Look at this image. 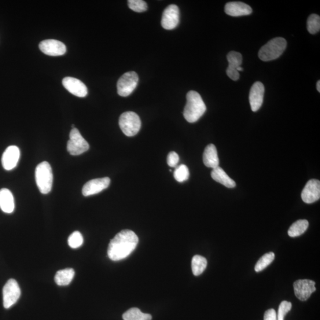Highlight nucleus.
Returning a JSON list of instances; mask_svg holds the SVG:
<instances>
[{"label": "nucleus", "instance_id": "29", "mask_svg": "<svg viewBox=\"0 0 320 320\" xmlns=\"http://www.w3.org/2000/svg\"><path fill=\"white\" fill-rule=\"evenodd\" d=\"M83 237L79 231L73 232L68 238V243L72 249H77L83 243Z\"/></svg>", "mask_w": 320, "mask_h": 320}, {"label": "nucleus", "instance_id": "24", "mask_svg": "<svg viewBox=\"0 0 320 320\" xmlns=\"http://www.w3.org/2000/svg\"><path fill=\"white\" fill-rule=\"evenodd\" d=\"M123 319L124 320H152V316L149 314L143 313L137 308H132L125 312Z\"/></svg>", "mask_w": 320, "mask_h": 320}, {"label": "nucleus", "instance_id": "5", "mask_svg": "<svg viewBox=\"0 0 320 320\" xmlns=\"http://www.w3.org/2000/svg\"><path fill=\"white\" fill-rule=\"evenodd\" d=\"M119 124L121 130L127 137H134L137 135L141 127V119L134 112L122 113L119 117Z\"/></svg>", "mask_w": 320, "mask_h": 320}, {"label": "nucleus", "instance_id": "25", "mask_svg": "<svg viewBox=\"0 0 320 320\" xmlns=\"http://www.w3.org/2000/svg\"><path fill=\"white\" fill-rule=\"evenodd\" d=\"M207 266V260L204 257L196 255L192 260V269L194 276H200Z\"/></svg>", "mask_w": 320, "mask_h": 320}, {"label": "nucleus", "instance_id": "8", "mask_svg": "<svg viewBox=\"0 0 320 320\" xmlns=\"http://www.w3.org/2000/svg\"><path fill=\"white\" fill-rule=\"evenodd\" d=\"M21 295V290L17 282L14 279H10L4 286L3 290V305L5 308L12 307Z\"/></svg>", "mask_w": 320, "mask_h": 320}, {"label": "nucleus", "instance_id": "31", "mask_svg": "<svg viewBox=\"0 0 320 320\" xmlns=\"http://www.w3.org/2000/svg\"><path fill=\"white\" fill-rule=\"evenodd\" d=\"M292 308V304L288 301H282L279 305L277 320H284L285 315L288 313Z\"/></svg>", "mask_w": 320, "mask_h": 320}, {"label": "nucleus", "instance_id": "22", "mask_svg": "<svg viewBox=\"0 0 320 320\" xmlns=\"http://www.w3.org/2000/svg\"><path fill=\"white\" fill-rule=\"evenodd\" d=\"M75 275V272L73 268H65L57 272L55 277V281L59 286H67L70 284Z\"/></svg>", "mask_w": 320, "mask_h": 320}, {"label": "nucleus", "instance_id": "4", "mask_svg": "<svg viewBox=\"0 0 320 320\" xmlns=\"http://www.w3.org/2000/svg\"><path fill=\"white\" fill-rule=\"evenodd\" d=\"M286 45V40L284 38H276L272 39L261 47L259 57L263 61L275 60L284 53Z\"/></svg>", "mask_w": 320, "mask_h": 320}, {"label": "nucleus", "instance_id": "21", "mask_svg": "<svg viewBox=\"0 0 320 320\" xmlns=\"http://www.w3.org/2000/svg\"><path fill=\"white\" fill-rule=\"evenodd\" d=\"M211 177L215 181L228 187V188H234L236 186V183L233 179L230 178L221 167H217L213 168L211 172Z\"/></svg>", "mask_w": 320, "mask_h": 320}, {"label": "nucleus", "instance_id": "17", "mask_svg": "<svg viewBox=\"0 0 320 320\" xmlns=\"http://www.w3.org/2000/svg\"><path fill=\"white\" fill-rule=\"evenodd\" d=\"M227 60L229 65L227 69V75L231 80L237 81L240 78V73L237 69L241 67L242 62V55L240 53L231 51L227 55Z\"/></svg>", "mask_w": 320, "mask_h": 320}, {"label": "nucleus", "instance_id": "14", "mask_svg": "<svg viewBox=\"0 0 320 320\" xmlns=\"http://www.w3.org/2000/svg\"><path fill=\"white\" fill-rule=\"evenodd\" d=\"M264 94V86L259 82L254 83L250 91L249 101L253 112H257L262 107Z\"/></svg>", "mask_w": 320, "mask_h": 320}, {"label": "nucleus", "instance_id": "6", "mask_svg": "<svg viewBox=\"0 0 320 320\" xmlns=\"http://www.w3.org/2000/svg\"><path fill=\"white\" fill-rule=\"evenodd\" d=\"M90 146L86 139L81 135L78 129H72L67 142V151L72 156H79L89 150Z\"/></svg>", "mask_w": 320, "mask_h": 320}, {"label": "nucleus", "instance_id": "9", "mask_svg": "<svg viewBox=\"0 0 320 320\" xmlns=\"http://www.w3.org/2000/svg\"><path fill=\"white\" fill-rule=\"evenodd\" d=\"M180 12L179 7L175 5L168 6L164 11L162 16V27L166 30H172L179 23Z\"/></svg>", "mask_w": 320, "mask_h": 320}, {"label": "nucleus", "instance_id": "12", "mask_svg": "<svg viewBox=\"0 0 320 320\" xmlns=\"http://www.w3.org/2000/svg\"><path fill=\"white\" fill-rule=\"evenodd\" d=\"M301 198L306 204H312L320 198V182L318 180H309L301 193Z\"/></svg>", "mask_w": 320, "mask_h": 320}, {"label": "nucleus", "instance_id": "7", "mask_svg": "<svg viewBox=\"0 0 320 320\" xmlns=\"http://www.w3.org/2000/svg\"><path fill=\"white\" fill-rule=\"evenodd\" d=\"M138 80V76L135 72L130 71L125 73L117 82V93L122 97L128 96L137 87Z\"/></svg>", "mask_w": 320, "mask_h": 320}, {"label": "nucleus", "instance_id": "30", "mask_svg": "<svg viewBox=\"0 0 320 320\" xmlns=\"http://www.w3.org/2000/svg\"><path fill=\"white\" fill-rule=\"evenodd\" d=\"M128 5L130 9L138 13L145 12L148 8L146 3L142 0H129Z\"/></svg>", "mask_w": 320, "mask_h": 320}, {"label": "nucleus", "instance_id": "3", "mask_svg": "<svg viewBox=\"0 0 320 320\" xmlns=\"http://www.w3.org/2000/svg\"><path fill=\"white\" fill-rule=\"evenodd\" d=\"M36 185L42 194L49 193L52 189L53 173L51 165L46 161L38 165L35 170Z\"/></svg>", "mask_w": 320, "mask_h": 320}, {"label": "nucleus", "instance_id": "33", "mask_svg": "<svg viewBox=\"0 0 320 320\" xmlns=\"http://www.w3.org/2000/svg\"><path fill=\"white\" fill-rule=\"evenodd\" d=\"M264 320H277V314L274 309L267 310L264 315Z\"/></svg>", "mask_w": 320, "mask_h": 320}, {"label": "nucleus", "instance_id": "11", "mask_svg": "<svg viewBox=\"0 0 320 320\" xmlns=\"http://www.w3.org/2000/svg\"><path fill=\"white\" fill-rule=\"evenodd\" d=\"M39 49L43 54L53 57L61 56L67 51L64 43L54 39L43 40L39 44Z\"/></svg>", "mask_w": 320, "mask_h": 320}, {"label": "nucleus", "instance_id": "28", "mask_svg": "<svg viewBox=\"0 0 320 320\" xmlns=\"http://www.w3.org/2000/svg\"><path fill=\"white\" fill-rule=\"evenodd\" d=\"M308 31L311 34H315L319 31L320 17L317 14H312L308 17L307 20Z\"/></svg>", "mask_w": 320, "mask_h": 320}, {"label": "nucleus", "instance_id": "23", "mask_svg": "<svg viewBox=\"0 0 320 320\" xmlns=\"http://www.w3.org/2000/svg\"><path fill=\"white\" fill-rule=\"evenodd\" d=\"M309 223L306 219H300L294 223L289 228L288 235L290 237H296L303 234L307 230Z\"/></svg>", "mask_w": 320, "mask_h": 320}, {"label": "nucleus", "instance_id": "10", "mask_svg": "<svg viewBox=\"0 0 320 320\" xmlns=\"http://www.w3.org/2000/svg\"><path fill=\"white\" fill-rule=\"evenodd\" d=\"M315 283L309 279H300L294 282V291L296 297L302 301H307L316 290Z\"/></svg>", "mask_w": 320, "mask_h": 320}, {"label": "nucleus", "instance_id": "27", "mask_svg": "<svg viewBox=\"0 0 320 320\" xmlns=\"http://www.w3.org/2000/svg\"><path fill=\"white\" fill-rule=\"evenodd\" d=\"M188 167L185 164H181L176 167L174 172V178L178 182H184L189 178Z\"/></svg>", "mask_w": 320, "mask_h": 320}, {"label": "nucleus", "instance_id": "1", "mask_svg": "<svg viewBox=\"0 0 320 320\" xmlns=\"http://www.w3.org/2000/svg\"><path fill=\"white\" fill-rule=\"evenodd\" d=\"M138 241V237L134 231H121L110 242L108 249L109 259L119 261L127 258L137 248Z\"/></svg>", "mask_w": 320, "mask_h": 320}, {"label": "nucleus", "instance_id": "16", "mask_svg": "<svg viewBox=\"0 0 320 320\" xmlns=\"http://www.w3.org/2000/svg\"><path fill=\"white\" fill-rule=\"evenodd\" d=\"M20 152L17 146L12 145L7 148L2 157V165L6 170H13L19 160Z\"/></svg>", "mask_w": 320, "mask_h": 320}, {"label": "nucleus", "instance_id": "32", "mask_svg": "<svg viewBox=\"0 0 320 320\" xmlns=\"http://www.w3.org/2000/svg\"><path fill=\"white\" fill-rule=\"evenodd\" d=\"M167 164L171 167H176L179 161V157L176 152H172L167 156Z\"/></svg>", "mask_w": 320, "mask_h": 320}, {"label": "nucleus", "instance_id": "19", "mask_svg": "<svg viewBox=\"0 0 320 320\" xmlns=\"http://www.w3.org/2000/svg\"><path fill=\"white\" fill-rule=\"evenodd\" d=\"M203 161L206 166L212 169L219 166L218 152L214 145L209 144L206 147L203 155Z\"/></svg>", "mask_w": 320, "mask_h": 320}, {"label": "nucleus", "instance_id": "20", "mask_svg": "<svg viewBox=\"0 0 320 320\" xmlns=\"http://www.w3.org/2000/svg\"><path fill=\"white\" fill-rule=\"evenodd\" d=\"M15 208L13 194L7 189L0 190V208L7 213H12Z\"/></svg>", "mask_w": 320, "mask_h": 320}, {"label": "nucleus", "instance_id": "34", "mask_svg": "<svg viewBox=\"0 0 320 320\" xmlns=\"http://www.w3.org/2000/svg\"><path fill=\"white\" fill-rule=\"evenodd\" d=\"M317 90L318 92H320V81L319 80L317 83Z\"/></svg>", "mask_w": 320, "mask_h": 320}, {"label": "nucleus", "instance_id": "13", "mask_svg": "<svg viewBox=\"0 0 320 320\" xmlns=\"http://www.w3.org/2000/svg\"><path fill=\"white\" fill-rule=\"evenodd\" d=\"M110 183V179L109 178L91 180L83 186L82 193L84 196L94 195L108 188Z\"/></svg>", "mask_w": 320, "mask_h": 320}, {"label": "nucleus", "instance_id": "2", "mask_svg": "<svg viewBox=\"0 0 320 320\" xmlns=\"http://www.w3.org/2000/svg\"><path fill=\"white\" fill-rule=\"evenodd\" d=\"M187 103L183 116L189 123H194L204 115L207 107L201 95L195 91H190L186 95Z\"/></svg>", "mask_w": 320, "mask_h": 320}, {"label": "nucleus", "instance_id": "15", "mask_svg": "<svg viewBox=\"0 0 320 320\" xmlns=\"http://www.w3.org/2000/svg\"><path fill=\"white\" fill-rule=\"evenodd\" d=\"M62 84L69 93L76 95V96L84 97L88 94L86 86L79 79L70 77H65L62 80Z\"/></svg>", "mask_w": 320, "mask_h": 320}, {"label": "nucleus", "instance_id": "26", "mask_svg": "<svg viewBox=\"0 0 320 320\" xmlns=\"http://www.w3.org/2000/svg\"><path fill=\"white\" fill-rule=\"evenodd\" d=\"M275 257V255L274 252H269L264 255L256 263L255 268V271L259 272L264 270V268L273 262Z\"/></svg>", "mask_w": 320, "mask_h": 320}, {"label": "nucleus", "instance_id": "18", "mask_svg": "<svg viewBox=\"0 0 320 320\" xmlns=\"http://www.w3.org/2000/svg\"><path fill=\"white\" fill-rule=\"evenodd\" d=\"M225 12L233 17L248 16L252 13V7L242 2H230L225 6Z\"/></svg>", "mask_w": 320, "mask_h": 320}]
</instances>
